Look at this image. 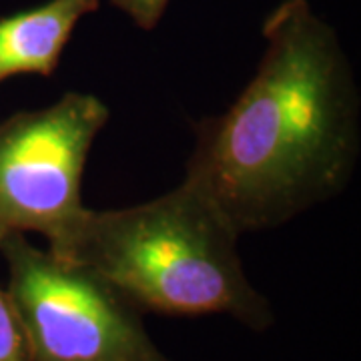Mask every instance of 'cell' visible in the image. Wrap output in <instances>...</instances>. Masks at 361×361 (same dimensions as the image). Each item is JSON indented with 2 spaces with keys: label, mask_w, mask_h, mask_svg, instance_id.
<instances>
[{
  "label": "cell",
  "mask_w": 361,
  "mask_h": 361,
  "mask_svg": "<svg viewBox=\"0 0 361 361\" xmlns=\"http://www.w3.org/2000/svg\"><path fill=\"white\" fill-rule=\"evenodd\" d=\"M171 0H109L111 6L127 14L141 30H153L161 23Z\"/></svg>",
  "instance_id": "obj_7"
},
{
  "label": "cell",
  "mask_w": 361,
  "mask_h": 361,
  "mask_svg": "<svg viewBox=\"0 0 361 361\" xmlns=\"http://www.w3.org/2000/svg\"><path fill=\"white\" fill-rule=\"evenodd\" d=\"M109 118L97 94L73 90L0 123V245L14 233H39L51 253L68 257L89 213L85 167Z\"/></svg>",
  "instance_id": "obj_4"
},
{
  "label": "cell",
  "mask_w": 361,
  "mask_h": 361,
  "mask_svg": "<svg viewBox=\"0 0 361 361\" xmlns=\"http://www.w3.org/2000/svg\"><path fill=\"white\" fill-rule=\"evenodd\" d=\"M0 361H32L25 327L6 287H0Z\"/></svg>",
  "instance_id": "obj_6"
},
{
  "label": "cell",
  "mask_w": 361,
  "mask_h": 361,
  "mask_svg": "<svg viewBox=\"0 0 361 361\" xmlns=\"http://www.w3.org/2000/svg\"><path fill=\"white\" fill-rule=\"evenodd\" d=\"M0 257L32 361H171L141 311L92 269L35 247L25 233L6 237Z\"/></svg>",
  "instance_id": "obj_3"
},
{
  "label": "cell",
  "mask_w": 361,
  "mask_h": 361,
  "mask_svg": "<svg viewBox=\"0 0 361 361\" xmlns=\"http://www.w3.org/2000/svg\"><path fill=\"white\" fill-rule=\"evenodd\" d=\"M101 0H47L0 18V85L16 75L52 77L77 25Z\"/></svg>",
  "instance_id": "obj_5"
},
{
  "label": "cell",
  "mask_w": 361,
  "mask_h": 361,
  "mask_svg": "<svg viewBox=\"0 0 361 361\" xmlns=\"http://www.w3.org/2000/svg\"><path fill=\"white\" fill-rule=\"evenodd\" d=\"M239 233L187 177L175 189L125 209H89L68 257L101 275L141 313L229 315L253 331L275 323L249 281Z\"/></svg>",
  "instance_id": "obj_2"
},
{
  "label": "cell",
  "mask_w": 361,
  "mask_h": 361,
  "mask_svg": "<svg viewBox=\"0 0 361 361\" xmlns=\"http://www.w3.org/2000/svg\"><path fill=\"white\" fill-rule=\"evenodd\" d=\"M263 37L241 94L195 123L185 169L239 235L281 227L343 193L361 149L360 90L336 28L310 0H281Z\"/></svg>",
  "instance_id": "obj_1"
}]
</instances>
